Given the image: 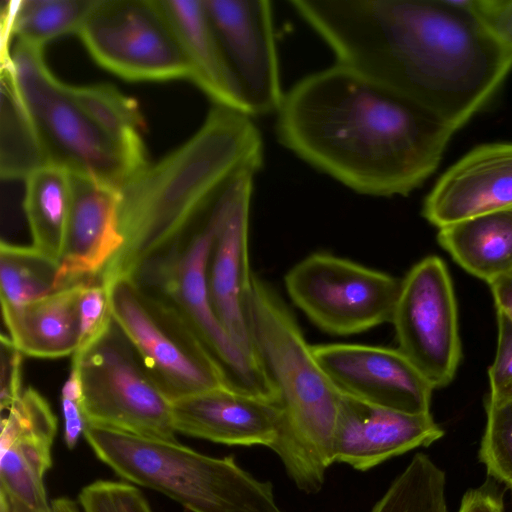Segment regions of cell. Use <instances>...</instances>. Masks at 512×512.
<instances>
[{
  "mask_svg": "<svg viewBox=\"0 0 512 512\" xmlns=\"http://www.w3.org/2000/svg\"><path fill=\"white\" fill-rule=\"evenodd\" d=\"M0 512H11L9 499L2 490H0Z\"/></svg>",
  "mask_w": 512,
  "mask_h": 512,
  "instance_id": "60d3db41",
  "label": "cell"
},
{
  "mask_svg": "<svg viewBox=\"0 0 512 512\" xmlns=\"http://www.w3.org/2000/svg\"><path fill=\"white\" fill-rule=\"evenodd\" d=\"M83 436L118 476L191 512H285L276 503L271 482L253 477L233 456L211 457L177 441L90 424Z\"/></svg>",
  "mask_w": 512,
  "mask_h": 512,
  "instance_id": "5b68a950",
  "label": "cell"
},
{
  "mask_svg": "<svg viewBox=\"0 0 512 512\" xmlns=\"http://www.w3.org/2000/svg\"><path fill=\"white\" fill-rule=\"evenodd\" d=\"M337 63L414 100L453 130L499 90L512 54L480 24L472 0H290Z\"/></svg>",
  "mask_w": 512,
  "mask_h": 512,
  "instance_id": "6da1fadb",
  "label": "cell"
},
{
  "mask_svg": "<svg viewBox=\"0 0 512 512\" xmlns=\"http://www.w3.org/2000/svg\"><path fill=\"white\" fill-rule=\"evenodd\" d=\"M437 239L458 265L488 284L512 273V208L439 228Z\"/></svg>",
  "mask_w": 512,
  "mask_h": 512,
  "instance_id": "603a6c76",
  "label": "cell"
},
{
  "mask_svg": "<svg viewBox=\"0 0 512 512\" xmlns=\"http://www.w3.org/2000/svg\"><path fill=\"white\" fill-rule=\"evenodd\" d=\"M70 172L48 164L25 179L23 209L32 246L59 261L70 208Z\"/></svg>",
  "mask_w": 512,
  "mask_h": 512,
  "instance_id": "cb8c5ba5",
  "label": "cell"
},
{
  "mask_svg": "<svg viewBox=\"0 0 512 512\" xmlns=\"http://www.w3.org/2000/svg\"><path fill=\"white\" fill-rule=\"evenodd\" d=\"M258 171L244 166L227 178L224 208L207 265L208 292L217 318L239 348L256 361L246 299L253 275L248 259L249 215Z\"/></svg>",
  "mask_w": 512,
  "mask_h": 512,
  "instance_id": "5bb4252c",
  "label": "cell"
},
{
  "mask_svg": "<svg viewBox=\"0 0 512 512\" xmlns=\"http://www.w3.org/2000/svg\"><path fill=\"white\" fill-rule=\"evenodd\" d=\"M59 261L35 247L0 243L1 304L21 305L57 290Z\"/></svg>",
  "mask_w": 512,
  "mask_h": 512,
  "instance_id": "4316f807",
  "label": "cell"
},
{
  "mask_svg": "<svg viewBox=\"0 0 512 512\" xmlns=\"http://www.w3.org/2000/svg\"><path fill=\"white\" fill-rule=\"evenodd\" d=\"M176 433L227 445L276 441L281 425L277 403L221 386L172 401Z\"/></svg>",
  "mask_w": 512,
  "mask_h": 512,
  "instance_id": "ffe728a7",
  "label": "cell"
},
{
  "mask_svg": "<svg viewBox=\"0 0 512 512\" xmlns=\"http://www.w3.org/2000/svg\"><path fill=\"white\" fill-rule=\"evenodd\" d=\"M52 512H82L80 506L68 497H59L51 502Z\"/></svg>",
  "mask_w": 512,
  "mask_h": 512,
  "instance_id": "f35d334b",
  "label": "cell"
},
{
  "mask_svg": "<svg viewBox=\"0 0 512 512\" xmlns=\"http://www.w3.org/2000/svg\"><path fill=\"white\" fill-rule=\"evenodd\" d=\"M6 495H7L8 499H9L11 512H52L51 508H49V509L33 508V507L27 505L26 503L11 497L7 493H6Z\"/></svg>",
  "mask_w": 512,
  "mask_h": 512,
  "instance_id": "ab89813d",
  "label": "cell"
},
{
  "mask_svg": "<svg viewBox=\"0 0 512 512\" xmlns=\"http://www.w3.org/2000/svg\"><path fill=\"white\" fill-rule=\"evenodd\" d=\"M246 317L255 357L281 409L279 434L270 449L300 490L316 493L333 464L341 393L316 360L280 295L255 275L247 294Z\"/></svg>",
  "mask_w": 512,
  "mask_h": 512,
  "instance_id": "277c9868",
  "label": "cell"
},
{
  "mask_svg": "<svg viewBox=\"0 0 512 512\" xmlns=\"http://www.w3.org/2000/svg\"><path fill=\"white\" fill-rule=\"evenodd\" d=\"M391 323L398 349L434 389L447 386L462 353L453 283L441 258L425 257L401 280Z\"/></svg>",
  "mask_w": 512,
  "mask_h": 512,
  "instance_id": "7c38bea8",
  "label": "cell"
},
{
  "mask_svg": "<svg viewBox=\"0 0 512 512\" xmlns=\"http://www.w3.org/2000/svg\"><path fill=\"white\" fill-rule=\"evenodd\" d=\"M0 75V175L6 180H24L50 163L13 69H1Z\"/></svg>",
  "mask_w": 512,
  "mask_h": 512,
  "instance_id": "d4e9b609",
  "label": "cell"
},
{
  "mask_svg": "<svg viewBox=\"0 0 512 512\" xmlns=\"http://www.w3.org/2000/svg\"><path fill=\"white\" fill-rule=\"evenodd\" d=\"M61 409L65 444L69 449H73L86 427L82 384L78 370L73 366L61 390Z\"/></svg>",
  "mask_w": 512,
  "mask_h": 512,
  "instance_id": "836d02e7",
  "label": "cell"
},
{
  "mask_svg": "<svg viewBox=\"0 0 512 512\" xmlns=\"http://www.w3.org/2000/svg\"><path fill=\"white\" fill-rule=\"evenodd\" d=\"M444 435L431 413L412 414L341 393L332 462L366 471Z\"/></svg>",
  "mask_w": 512,
  "mask_h": 512,
  "instance_id": "e0dca14e",
  "label": "cell"
},
{
  "mask_svg": "<svg viewBox=\"0 0 512 512\" xmlns=\"http://www.w3.org/2000/svg\"><path fill=\"white\" fill-rule=\"evenodd\" d=\"M281 144L365 195L406 196L437 169L456 132L394 88L337 63L284 93Z\"/></svg>",
  "mask_w": 512,
  "mask_h": 512,
  "instance_id": "7a4b0ae2",
  "label": "cell"
},
{
  "mask_svg": "<svg viewBox=\"0 0 512 512\" xmlns=\"http://www.w3.org/2000/svg\"><path fill=\"white\" fill-rule=\"evenodd\" d=\"M496 309L512 321V273L489 283Z\"/></svg>",
  "mask_w": 512,
  "mask_h": 512,
  "instance_id": "74e56055",
  "label": "cell"
},
{
  "mask_svg": "<svg viewBox=\"0 0 512 512\" xmlns=\"http://www.w3.org/2000/svg\"><path fill=\"white\" fill-rule=\"evenodd\" d=\"M86 283L21 305L1 304L8 336L23 355L56 359L77 351L80 341L78 304Z\"/></svg>",
  "mask_w": 512,
  "mask_h": 512,
  "instance_id": "7402d4cb",
  "label": "cell"
},
{
  "mask_svg": "<svg viewBox=\"0 0 512 512\" xmlns=\"http://www.w3.org/2000/svg\"><path fill=\"white\" fill-rule=\"evenodd\" d=\"M485 408L479 459L491 477L512 490V400L499 405L486 402Z\"/></svg>",
  "mask_w": 512,
  "mask_h": 512,
  "instance_id": "f546056e",
  "label": "cell"
},
{
  "mask_svg": "<svg viewBox=\"0 0 512 512\" xmlns=\"http://www.w3.org/2000/svg\"><path fill=\"white\" fill-rule=\"evenodd\" d=\"M292 302L322 331L347 336L390 322L401 280L348 259L314 253L285 275Z\"/></svg>",
  "mask_w": 512,
  "mask_h": 512,
  "instance_id": "30bf717a",
  "label": "cell"
},
{
  "mask_svg": "<svg viewBox=\"0 0 512 512\" xmlns=\"http://www.w3.org/2000/svg\"><path fill=\"white\" fill-rule=\"evenodd\" d=\"M77 35L99 66L125 80H191L156 0H96Z\"/></svg>",
  "mask_w": 512,
  "mask_h": 512,
  "instance_id": "8fae6325",
  "label": "cell"
},
{
  "mask_svg": "<svg viewBox=\"0 0 512 512\" xmlns=\"http://www.w3.org/2000/svg\"><path fill=\"white\" fill-rule=\"evenodd\" d=\"M458 512H504L502 494L487 482L464 494Z\"/></svg>",
  "mask_w": 512,
  "mask_h": 512,
  "instance_id": "8d00e7d4",
  "label": "cell"
},
{
  "mask_svg": "<svg viewBox=\"0 0 512 512\" xmlns=\"http://www.w3.org/2000/svg\"><path fill=\"white\" fill-rule=\"evenodd\" d=\"M445 484L443 470L417 453L371 512H448Z\"/></svg>",
  "mask_w": 512,
  "mask_h": 512,
  "instance_id": "83f0119b",
  "label": "cell"
},
{
  "mask_svg": "<svg viewBox=\"0 0 512 512\" xmlns=\"http://www.w3.org/2000/svg\"><path fill=\"white\" fill-rule=\"evenodd\" d=\"M78 502L82 512H152L142 492L125 482H92L82 488Z\"/></svg>",
  "mask_w": 512,
  "mask_h": 512,
  "instance_id": "4dcf8cb0",
  "label": "cell"
},
{
  "mask_svg": "<svg viewBox=\"0 0 512 512\" xmlns=\"http://www.w3.org/2000/svg\"><path fill=\"white\" fill-rule=\"evenodd\" d=\"M1 391L0 407L7 410L22 394L23 354L8 335H1Z\"/></svg>",
  "mask_w": 512,
  "mask_h": 512,
  "instance_id": "d590c367",
  "label": "cell"
},
{
  "mask_svg": "<svg viewBox=\"0 0 512 512\" xmlns=\"http://www.w3.org/2000/svg\"><path fill=\"white\" fill-rule=\"evenodd\" d=\"M57 418L35 389L23 390L1 420L0 489L37 509H49L44 475L52 465Z\"/></svg>",
  "mask_w": 512,
  "mask_h": 512,
  "instance_id": "d6986e66",
  "label": "cell"
},
{
  "mask_svg": "<svg viewBox=\"0 0 512 512\" xmlns=\"http://www.w3.org/2000/svg\"><path fill=\"white\" fill-rule=\"evenodd\" d=\"M262 162V136L251 117L214 105L192 137L120 190L124 242L101 282L136 278L188 235L234 171L244 166L260 169Z\"/></svg>",
  "mask_w": 512,
  "mask_h": 512,
  "instance_id": "3957f363",
  "label": "cell"
},
{
  "mask_svg": "<svg viewBox=\"0 0 512 512\" xmlns=\"http://www.w3.org/2000/svg\"><path fill=\"white\" fill-rule=\"evenodd\" d=\"M96 0H18L13 33L18 41L40 48L76 33Z\"/></svg>",
  "mask_w": 512,
  "mask_h": 512,
  "instance_id": "f1b7e54d",
  "label": "cell"
},
{
  "mask_svg": "<svg viewBox=\"0 0 512 512\" xmlns=\"http://www.w3.org/2000/svg\"><path fill=\"white\" fill-rule=\"evenodd\" d=\"M81 109L141 167L149 165L141 133L146 123L137 101L108 83L67 85Z\"/></svg>",
  "mask_w": 512,
  "mask_h": 512,
  "instance_id": "484cf974",
  "label": "cell"
},
{
  "mask_svg": "<svg viewBox=\"0 0 512 512\" xmlns=\"http://www.w3.org/2000/svg\"><path fill=\"white\" fill-rule=\"evenodd\" d=\"M191 69V82L214 105L243 111L239 91L204 0H156Z\"/></svg>",
  "mask_w": 512,
  "mask_h": 512,
  "instance_id": "44dd1931",
  "label": "cell"
},
{
  "mask_svg": "<svg viewBox=\"0 0 512 512\" xmlns=\"http://www.w3.org/2000/svg\"><path fill=\"white\" fill-rule=\"evenodd\" d=\"M498 340L494 361L489 368L488 403L499 405L512 400V321L497 311Z\"/></svg>",
  "mask_w": 512,
  "mask_h": 512,
  "instance_id": "d6a6232c",
  "label": "cell"
},
{
  "mask_svg": "<svg viewBox=\"0 0 512 512\" xmlns=\"http://www.w3.org/2000/svg\"><path fill=\"white\" fill-rule=\"evenodd\" d=\"M40 47L18 41L12 51L17 87L50 164L121 190L144 167L81 109L45 64Z\"/></svg>",
  "mask_w": 512,
  "mask_h": 512,
  "instance_id": "52a82bcc",
  "label": "cell"
},
{
  "mask_svg": "<svg viewBox=\"0 0 512 512\" xmlns=\"http://www.w3.org/2000/svg\"><path fill=\"white\" fill-rule=\"evenodd\" d=\"M83 390L86 425L177 441L172 402L113 320L108 330L72 355Z\"/></svg>",
  "mask_w": 512,
  "mask_h": 512,
  "instance_id": "9c48e42d",
  "label": "cell"
},
{
  "mask_svg": "<svg viewBox=\"0 0 512 512\" xmlns=\"http://www.w3.org/2000/svg\"><path fill=\"white\" fill-rule=\"evenodd\" d=\"M80 341L78 354L97 341L113 322L108 288L101 281L87 282L78 304ZM73 354V355H74Z\"/></svg>",
  "mask_w": 512,
  "mask_h": 512,
  "instance_id": "1f68e13d",
  "label": "cell"
},
{
  "mask_svg": "<svg viewBox=\"0 0 512 512\" xmlns=\"http://www.w3.org/2000/svg\"><path fill=\"white\" fill-rule=\"evenodd\" d=\"M471 10L484 29L512 54V0H472Z\"/></svg>",
  "mask_w": 512,
  "mask_h": 512,
  "instance_id": "e575fe53",
  "label": "cell"
},
{
  "mask_svg": "<svg viewBox=\"0 0 512 512\" xmlns=\"http://www.w3.org/2000/svg\"><path fill=\"white\" fill-rule=\"evenodd\" d=\"M512 208V142L479 145L436 181L423 217L438 229L485 213Z\"/></svg>",
  "mask_w": 512,
  "mask_h": 512,
  "instance_id": "ac0fdd59",
  "label": "cell"
},
{
  "mask_svg": "<svg viewBox=\"0 0 512 512\" xmlns=\"http://www.w3.org/2000/svg\"><path fill=\"white\" fill-rule=\"evenodd\" d=\"M223 53L235 79L245 114L278 111L280 85L271 2L204 0Z\"/></svg>",
  "mask_w": 512,
  "mask_h": 512,
  "instance_id": "4fadbf2b",
  "label": "cell"
},
{
  "mask_svg": "<svg viewBox=\"0 0 512 512\" xmlns=\"http://www.w3.org/2000/svg\"><path fill=\"white\" fill-rule=\"evenodd\" d=\"M105 285L113 320L171 402L228 386L193 328L163 296L130 277Z\"/></svg>",
  "mask_w": 512,
  "mask_h": 512,
  "instance_id": "ba28073f",
  "label": "cell"
},
{
  "mask_svg": "<svg viewBox=\"0 0 512 512\" xmlns=\"http://www.w3.org/2000/svg\"><path fill=\"white\" fill-rule=\"evenodd\" d=\"M226 180L188 235L134 279L182 314L222 369L228 387L277 403V393L261 366L232 340L209 297L207 265L224 208Z\"/></svg>",
  "mask_w": 512,
  "mask_h": 512,
  "instance_id": "8992f818",
  "label": "cell"
},
{
  "mask_svg": "<svg viewBox=\"0 0 512 512\" xmlns=\"http://www.w3.org/2000/svg\"><path fill=\"white\" fill-rule=\"evenodd\" d=\"M312 351L340 393L406 413H430L434 387L398 348L331 343Z\"/></svg>",
  "mask_w": 512,
  "mask_h": 512,
  "instance_id": "9a60e30c",
  "label": "cell"
},
{
  "mask_svg": "<svg viewBox=\"0 0 512 512\" xmlns=\"http://www.w3.org/2000/svg\"><path fill=\"white\" fill-rule=\"evenodd\" d=\"M70 208L59 260L57 290L101 281L120 251L121 192L90 176L70 172Z\"/></svg>",
  "mask_w": 512,
  "mask_h": 512,
  "instance_id": "2e32d148",
  "label": "cell"
}]
</instances>
